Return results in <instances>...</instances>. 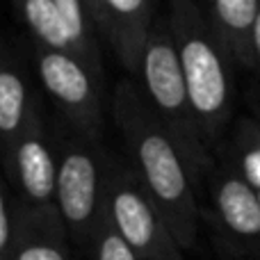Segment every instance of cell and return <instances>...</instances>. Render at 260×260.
I'll use <instances>...</instances> for the list:
<instances>
[{
  "label": "cell",
  "instance_id": "d6986e66",
  "mask_svg": "<svg viewBox=\"0 0 260 260\" xmlns=\"http://www.w3.org/2000/svg\"><path fill=\"white\" fill-rule=\"evenodd\" d=\"M87 3V9H89V14H91V18H94V9H96V0H85Z\"/></svg>",
  "mask_w": 260,
  "mask_h": 260
},
{
  "label": "cell",
  "instance_id": "9a60e30c",
  "mask_svg": "<svg viewBox=\"0 0 260 260\" xmlns=\"http://www.w3.org/2000/svg\"><path fill=\"white\" fill-rule=\"evenodd\" d=\"M27 229V208L16 189L5 180L0 189V260H14Z\"/></svg>",
  "mask_w": 260,
  "mask_h": 260
},
{
  "label": "cell",
  "instance_id": "30bf717a",
  "mask_svg": "<svg viewBox=\"0 0 260 260\" xmlns=\"http://www.w3.org/2000/svg\"><path fill=\"white\" fill-rule=\"evenodd\" d=\"M41 105L39 91L32 85L30 67L21 50L5 44L0 64V137L7 151L27 128L35 110Z\"/></svg>",
  "mask_w": 260,
  "mask_h": 260
},
{
  "label": "cell",
  "instance_id": "ffe728a7",
  "mask_svg": "<svg viewBox=\"0 0 260 260\" xmlns=\"http://www.w3.org/2000/svg\"><path fill=\"white\" fill-rule=\"evenodd\" d=\"M231 260H242V258H231Z\"/></svg>",
  "mask_w": 260,
  "mask_h": 260
},
{
  "label": "cell",
  "instance_id": "4fadbf2b",
  "mask_svg": "<svg viewBox=\"0 0 260 260\" xmlns=\"http://www.w3.org/2000/svg\"><path fill=\"white\" fill-rule=\"evenodd\" d=\"M12 3L18 21L30 35V44L76 55V44L55 0H12Z\"/></svg>",
  "mask_w": 260,
  "mask_h": 260
},
{
  "label": "cell",
  "instance_id": "ba28073f",
  "mask_svg": "<svg viewBox=\"0 0 260 260\" xmlns=\"http://www.w3.org/2000/svg\"><path fill=\"white\" fill-rule=\"evenodd\" d=\"M3 165L7 183L30 210L57 208V137L50 135L41 105L21 137L3 151Z\"/></svg>",
  "mask_w": 260,
  "mask_h": 260
},
{
  "label": "cell",
  "instance_id": "8fae6325",
  "mask_svg": "<svg viewBox=\"0 0 260 260\" xmlns=\"http://www.w3.org/2000/svg\"><path fill=\"white\" fill-rule=\"evenodd\" d=\"M203 9L235 62L244 69L251 67L249 44L260 14V0H203Z\"/></svg>",
  "mask_w": 260,
  "mask_h": 260
},
{
  "label": "cell",
  "instance_id": "44dd1931",
  "mask_svg": "<svg viewBox=\"0 0 260 260\" xmlns=\"http://www.w3.org/2000/svg\"><path fill=\"white\" fill-rule=\"evenodd\" d=\"M258 80H260V76H258Z\"/></svg>",
  "mask_w": 260,
  "mask_h": 260
},
{
  "label": "cell",
  "instance_id": "277c9868",
  "mask_svg": "<svg viewBox=\"0 0 260 260\" xmlns=\"http://www.w3.org/2000/svg\"><path fill=\"white\" fill-rule=\"evenodd\" d=\"M112 153L96 137L76 130L57 135V208L69 240L89 251L105 210Z\"/></svg>",
  "mask_w": 260,
  "mask_h": 260
},
{
  "label": "cell",
  "instance_id": "2e32d148",
  "mask_svg": "<svg viewBox=\"0 0 260 260\" xmlns=\"http://www.w3.org/2000/svg\"><path fill=\"white\" fill-rule=\"evenodd\" d=\"M87 253H89V260H142L137 251L123 240V235L117 231L105 210Z\"/></svg>",
  "mask_w": 260,
  "mask_h": 260
},
{
  "label": "cell",
  "instance_id": "e0dca14e",
  "mask_svg": "<svg viewBox=\"0 0 260 260\" xmlns=\"http://www.w3.org/2000/svg\"><path fill=\"white\" fill-rule=\"evenodd\" d=\"M249 57H251V71H256V76H260V14L256 18V25L251 32V44H249Z\"/></svg>",
  "mask_w": 260,
  "mask_h": 260
},
{
  "label": "cell",
  "instance_id": "52a82bcc",
  "mask_svg": "<svg viewBox=\"0 0 260 260\" xmlns=\"http://www.w3.org/2000/svg\"><path fill=\"white\" fill-rule=\"evenodd\" d=\"M41 89L50 96L67 126L80 135H103V80L71 53L30 44Z\"/></svg>",
  "mask_w": 260,
  "mask_h": 260
},
{
  "label": "cell",
  "instance_id": "9c48e42d",
  "mask_svg": "<svg viewBox=\"0 0 260 260\" xmlns=\"http://www.w3.org/2000/svg\"><path fill=\"white\" fill-rule=\"evenodd\" d=\"M157 12V0H96L94 23L101 39H105L119 64L135 78Z\"/></svg>",
  "mask_w": 260,
  "mask_h": 260
},
{
  "label": "cell",
  "instance_id": "5bb4252c",
  "mask_svg": "<svg viewBox=\"0 0 260 260\" xmlns=\"http://www.w3.org/2000/svg\"><path fill=\"white\" fill-rule=\"evenodd\" d=\"M64 23H67L71 39L76 44V55L80 62H85L96 76L103 80V59H101L99 44V27L87 9L85 0H55Z\"/></svg>",
  "mask_w": 260,
  "mask_h": 260
},
{
  "label": "cell",
  "instance_id": "7c38bea8",
  "mask_svg": "<svg viewBox=\"0 0 260 260\" xmlns=\"http://www.w3.org/2000/svg\"><path fill=\"white\" fill-rule=\"evenodd\" d=\"M69 244L71 240L59 210L39 212L27 208V229L14 260H73Z\"/></svg>",
  "mask_w": 260,
  "mask_h": 260
},
{
  "label": "cell",
  "instance_id": "3957f363",
  "mask_svg": "<svg viewBox=\"0 0 260 260\" xmlns=\"http://www.w3.org/2000/svg\"><path fill=\"white\" fill-rule=\"evenodd\" d=\"M137 82L146 94L148 103L153 105L155 114L162 119V123L180 146L189 171L201 189L215 167V153L206 144L201 123L192 108L187 82H185L178 53H176L167 7L160 9L153 21L151 35L144 46Z\"/></svg>",
  "mask_w": 260,
  "mask_h": 260
},
{
  "label": "cell",
  "instance_id": "7a4b0ae2",
  "mask_svg": "<svg viewBox=\"0 0 260 260\" xmlns=\"http://www.w3.org/2000/svg\"><path fill=\"white\" fill-rule=\"evenodd\" d=\"M167 14L192 108L206 144L215 153V146L233 121L238 62L212 30L199 0H167Z\"/></svg>",
  "mask_w": 260,
  "mask_h": 260
},
{
  "label": "cell",
  "instance_id": "ac0fdd59",
  "mask_svg": "<svg viewBox=\"0 0 260 260\" xmlns=\"http://www.w3.org/2000/svg\"><path fill=\"white\" fill-rule=\"evenodd\" d=\"M247 105H249V114L256 119L260 126V87H251L247 91Z\"/></svg>",
  "mask_w": 260,
  "mask_h": 260
},
{
  "label": "cell",
  "instance_id": "6da1fadb",
  "mask_svg": "<svg viewBox=\"0 0 260 260\" xmlns=\"http://www.w3.org/2000/svg\"><path fill=\"white\" fill-rule=\"evenodd\" d=\"M112 117L126 148V160L165 215L183 251L199 247L203 210L199 185L171 133L148 103L137 80H121L112 94Z\"/></svg>",
  "mask_w": 260,
  "mask_h": 260
},
{
  "label": "cell",
  "instance_id": "8992f818",
  "mask_svg": "<svg viewBox=\"0 0 260 260\" xmlns=\"http://www.w3.org/2000/svg\"><path fill=\"white\" fill-rule=\"evenodd\" d=\"M210 210H203V221L212 238L231 256L260 260V199L244 176L215 151V167L206 178Z\"/></svg>",
  "mask_w": 260,
  "mask_h": 260
},
{
  "label": "cell",
  "instance_id": "5b68a950",
  "mask_svg": "<svg viewBox=\"0 0 260 260\" xmlns=\"http://www.w3.org/2000/svg\"><path fill=\"white\" fill-rule=\"evenodd\" d=\"M105 212L142 260H185L165 215L146 192L126 157L112 153L105 189Z\"/></svg>",
  "mask_w": 260,
  "mask_h": 260
}]
</instances>
